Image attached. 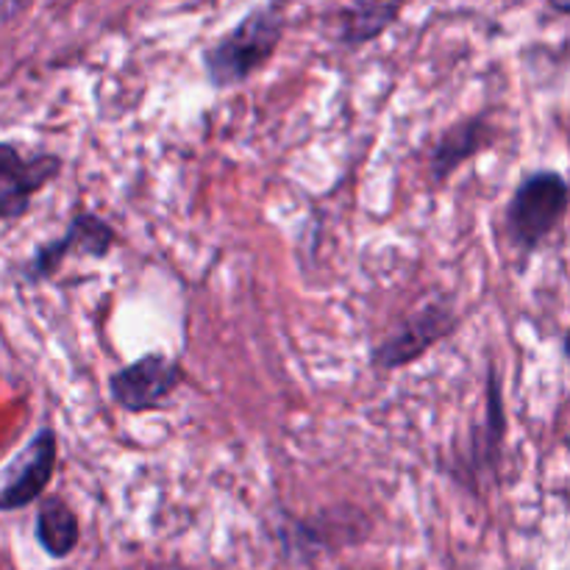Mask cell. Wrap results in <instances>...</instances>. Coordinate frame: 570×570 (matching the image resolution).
<instances>
[{
    "label": "cell",
    "instance_id": "obj_1",
    "mask_svg": "<svg viewBox=\"0 0 570 570\" xmlns=\"http://www.w3.org/2000/svg\"><path fill=\"white\" fill-rule=\"evenodd\" d=\"M282 42V17L276 9H259L245 17L232 33L204 53L206 76L217 89L234 87L259 70Z\"/></svg>",
    "mask_w": 570,
    "mask_h": 570
},
{
    "label": "cell",
    "instance_id": "obj_2",
    "mask_svg": "<svg viewBox=\"0 0 570 570\" xmlns=\"http://www.w3.org/2000/svg\"><path fill=\"white\" fill-rule=\"evenodd\" d=\"M568 181L554 170H538L518 184L507 223L515 245L534 250L566 217Z\"/></svg>",
    "mask_w": 570,
    "mask_h": 570
},
{
    "label": "cell",
    "instance_id": "obj_3",
    "mask_svg": "<svg viewBox=\"0 0 570 570\" xmlns=\"http://www.w3.org/2000/svg\"><path fill=\"white\" fill-rule=\"evenodd\" d=\"M56 454L59 443L53 429H42L28 440L26 449L0 471V512L22 510L45 493L53 479Z\"/></svg>",
    "mask_w": 570,
    "mask_h": 570
},
{
    "label": "cell",
    "instance_id": "obj_4",
    "mask_svg": "<svg viewBox=\"0 0 570 570\" xmlns=\"http://www.w3.org/2000/svg\"><path fill=\"white\" fill-rule=\"evenodd\" d=\"M61 161L50 154L26 156L17 145L0 142V220H17L33 195L56 178Z\"/></svg>",
    "mask_w": 570,
    "mask_h": 570
},
{
    "label": "cell",
    "instance_id": "obj_5",
    "mask_svg": "<svg viewBox=\"0 0 570 570\" xmlns=\"http://www.w3.org/2000/svg\"><path fill=\"white\" fill-rule=\"evenodd\" d=\"M181 379L184 373L176 362L161 354H148L134 362V365L117 371L111 376L109 390L122 410L148 412L165 404L176 393Z\"/></svg>",
    "mask_w": 570,
    "mask_h": 570
},
{
    "label": "cell",
    "instance_id": "obj_6",
    "mask_svg": "<svg viewBox=\"0 0 570 570\" xmlns=\"http://www.w3.org/2000/svg\"><path fill=\"white\" fill-rule=\"evenodd\" d=\"M456 326V317L445 306L434 304L417 312L415 317L404 323L395 334H390L373 354V365L379 371H395V367L410 365L412 360L426 354L438 340L449 337Z\"/></svg>",
    "mask_w": 570,
    "mask_h": 570
},
{
    "label": "cell",
    "instance_id": "obj_7",
    "mask_svg": "<svg viewBox=\"0 0 570 570\" xmlns=\"http://www.w3.org/2000/svg\"><path fill=\"white\" fill-rule=\"evenodd\" d=\"M111 245H115V232H111L109 223L95 215H78L65 237L37 250V256L28 265V278L31 282L48 278L72 250H81L83 256H106Z\"/></svg>",
    "mask_w": 570,
    "mask_h": 570
},
{
    "label": "cell",
    "instance_id": "obj_8",
    "mask_svg": "<svg viewBox=\"0 0 570 570\" xmlns=\"http://www.w3.org/2000/svg\"><path fill=\"white\" fill-rule=\"evenodd\" d=\"M490 139H493V128L488 126V120H465L449 128L432 150V176L438 181H445L462 161L488 148Z\"/></svg>",
    "mask_w": 570,
    "mask_h": 570
},
{
    "label": "cell",
    "instance_id": "obj_9",
    "mask_svg": "<svg viewBox=\"0 0 570 570\" xmlns=\"http://www.w3.org/2000/svg\"><path fill=\"white\" fill-rule=\"evenodd\" d=\"M81 529H78V518L70 507L61 499H48L37 515V540L50 557L65 560L72 554L78 546Z\"/></svg>",
    "mask_w": 570,
    "mask_h": 570
},
{
    "label": "cell",
    "instance_id": "obj_10",
    "mask_svg": "<svg viewBox=\"0 0 570 570\" xmlns=\"http://www.w3.org/2000/svg\"><path fill=\"white\" fill-rule=\"evenodd\" d=\"M393 14H395V6L382 3V0H376V3L356 6V9H351L348 14H345L343 39L351 45L367 42V39L379 37V33L390 26Z\"/></svg>",
    "mask_w": 570,
    "mask_h": 570
}]
</instances>
